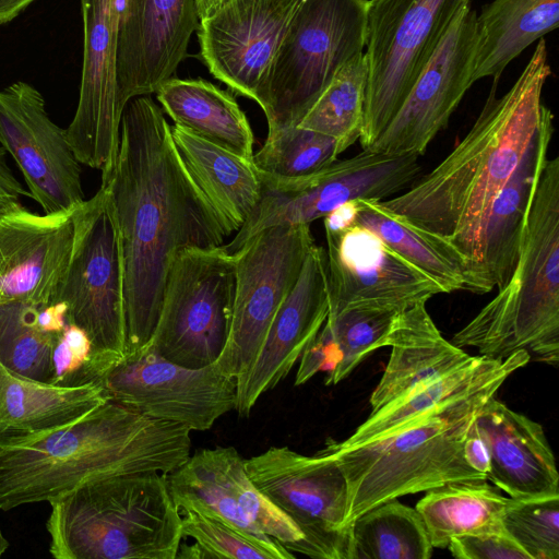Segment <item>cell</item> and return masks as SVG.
I'll return each instance as SVG.
<instances>
[{
	"instance_id": "10",
	"label": "cell",
	"mask_w": 559,
	"mask_h": 559,
	"mask_svg": "<svg viewBox=\"0 0 559 559\" xmlns=\"http://www.w3.org/2000/svg\"><path fill=\"white\" fill-rule=\"evenodd\" d=\"M235 286V259L224 245L181 250L168 271L158 318L145 345L183 367L214 364L229 335Z\"/></svg>"
},
{
	"instance_id": "32",
	"label": "cell",
	"mask_w": 559,
	"mask_h": 559,
	"mask_svg": "<svg viewBox=\"0 0 559 559\" xmlns=\"http://www.w3.org/2000/svg\"><path fill=\"white\" fill-rule=\"evenodd\" d=\"M166 477L180 512L191 510L212 516L270 548L289 552L262 532L239 506L225 475L222 447L195 452Z\"/></svg>"
},
{
	"instance_id": "25",
	"label": "cell",
	"mask_w": 559,
	"mask_h": 559,
	"mask_svg": "<svg viewBox=\"0 0 559 559\" xmlns=\"http://www.w3.org/2000/svg\"><path fill=\"white\" fill-rule=\"evenodd\" d=\"M97 382L59 385L16 374L0 362V449L45 439L106 403Z\"/></svg>"
},
{
	"instance_id": "2",
	"label": "cell",
	"mask_w": 559,
	"mask_h": 559,
	"mask_svg": "<svg viewBox=\"0 0 559 559\" xmlns=\"http://www.w3.org/2000/svg\"><path fill=\"white\" fill-rule=\"evenodd\" d=\"M551 70L539 39L524 70L501 97L492 91L463 140L405 192L380 201L390 212L442 239L466 263L478 294L481 239L491 203L530 145L546 110Z\"/></svg>"
},
{
	"instance_id": "12",
	"label": "cell",
	"mask_w": 559,
	"mask_h": 559,
	"mask_svg": "<svg viewBox=\"0 0 559 559\" xmlns=\"http://www.w3.org/2000/svg\"><path fill=\"white\" fill-rule=\"evenodd\" d=\"M314 245L309 224L278 225L258 233L233 253L231 322L227 343L215 361L225 374L236 379L250 368Z\"/></svg>"
},
{
	"instance_id": "30",
	"label": "cell",
	"mask_w": 559,
	"mask_h": 559,
	"mask_svg": "<svg viewBox=\"0 0 559 559\" xmlns=\"http://www.w3.org/2000/svg\"><path fill=\"white\" fill-rule=\"evenodd\" d=\"M559 0H492L476 15L473 82L492 78L532 43L558 27Z\"/></svg>"
},
{
	"instance_id": "49",
	"label": "cell",
	"mask_w": 559,
	"mask_h": 559,
	"mask_svg": "<svg viewBox=\"0 0 559 559\" xmlns=\"http://www.w3.org/2000/svg\"><path fill=\"white\" fill-rule=\"evenodd\" d=\"M226 0H198L199 17L204 19L216 9H218Z\"/></svg>"
},
{
	"instance_id": "11",
	"label": "cell",
	"mask_w": 559,
	"mask_h": 559,
	"mask_svg": "<svg viewBox=\"0 0 559 559\" xmlns=\"http://www.w3.org/2000/svg\"><path fill=\"white\" fill-rule=\"evenodd\" d=\"M418 156L386 155L372 150L335 160L300 179L285 180L258 170L261 197L241 228L224 247L234 253L258 233L278 225L309 224L353 200L382 201L414 182Z\"/></svg>"
},
{
	"instance_id": "21",
	"label": "cell",
	"mask_w": 559,
	"mask_h": 559,
	"mask_svg": "<svg viewBox=\"0 0 559 559\" xmlns=\"http://www.w3.org/2000/svg\"><path fill=\"white\" fill-rule=\"evenodd\" d=\"M73 239L72 213L39 215L23 206L0 214V305H53Z\"/></svg>"
},
{
	"instance_id": "4",
	"label": "cell",
	"mask_w": 559,
	"mask_h": 559,
	"mask_svg": "<svg viewBox=\"0 0 559 559\" xmlns=\"http://www.w3.org/2000/svg\"><path fill=\"white\" fill-rule=\"evenodd\" d=\"M460 347L503 360L559 361V157L547 159L530 205L514 269L498 294L453 337Z\"/></svg>"
},
{
	"instance_id": "1",
	"label": "cell",
	"mask_w": 559,
	"mask_h": 559,
	"mask_svg": "<svg viewBox=\"0 0 559 559\" xmlns=\"http://www.w3.org/2000/svg\"><path fill=\"white\" fill-rule=\"evenodd\" d=\"M102 183L120 238L129 353L154 331L175 257L186 248L223 246L231 234L183 166L171 126L150 95L127 104L117 158Z\"/></svg>"
},
{
	"instance_id": "18",
	"label": "cell",
	"mask_w": 559,
	"mask_h": 559,
	"mask_svg": "<svg viewBox=\"0 0 559 559\" xmlns=\"http://www.w3.org/2000/svg\"><path fill=\"white\" fill-rule=\"evenodd\" d=\"M476 15L471 4L461 10L400 109L368 150L419 157L447 127L474 84Z\"/></svg>"
},
{
	"instance_id": "6",
	"label": "cell",
	"mask_w": 559,
	"mask_h": 559,
	"mask_svg": "<svg viewBox=\"0 0 559 559\" xmlns=\"http://www.w3.org/2000/svg\"><path fill=\"white\" fill-rule=\"evenodd\" d=\"M501 384L442 404L393 433L350 448L330 444L348 488L346 524L370 508L452 481L486 479L463 457V442L486 402ZM487 480V479H486Z\"/></svg>"
},
{
	"instance_id": "48",
	"label": "cell",
	"mask_w": 559,
	"mask_h": 559,
	"mask_svg": "<svg viewBox=\"0 0 559 559\" xmlns=\"http://www.w3.org/2000/svg\"><path fill=\"white\" fill-rule=\"evenodd\" d=\"M35 0H0V24L16 17Z\"/></svg>"
},
{
	"instance_id": "5",
	"label": "cell",
	"mask_w": 559,
	"mask_h": 559,
	"mask_svg": "<svg viewBox=\"0 0 559 559\" xmlns=\"http://www.w3.org/2000/svg\"><path fill=\"white\" fill-rule=\"evenodd\" d=\"M49 504V552L57 559L177 558L182 522L166 474L95 479Z\"/></svg>"
},
{
	"instance_id": "41",
	"label": "cell",
	"mask_w": 559,
	"mask_h": 559,
	"mask_svg": "<svg viewBox=\"0 0 559 559\" xmlns=\"http://www.w3.org/2000/svg\"><path fill=\"white\" fill-rule=\"evenodd\" d=\"M183 537L194 540L199 558L294 559L292 552L280 551L245 535L212 516L186 510L180 512Z\"/></svg>"
},
{
	"instance_id": "29",
	"label": "cell",
	"mask_w": 559,
	"mask_h": 559,
	"mask_svg": "<svg viewBox=\"0 0 559 559\" xmlns=\"http://www.w3.org/2000/svg\"><path fill=\"white\" fill-rule=\"evenodd\" d=\"M160 108L194 135L253 160L254 136L235 97L203 79L170 78L155 92Z\"/></svg>"
},
{
	"instance_id": "45",
	"label": "cell",
	"mask_w": 559,
	"mask_h": 559,
	"mask_svg": "<svg viewBox=\"0 0 559 559\" xmlns=\"http://www.w3.org/2000/svg\"><path fill=\"white\" fill-rule=\"evenodd\" d=\"M5 153L0 145V214L23 207L21 198L29 197L8 166Z\"/></svg>"
},
{
	"instance_id": "27",
	"label": "cell",
	"mask_w": 559,
	"mask_h": 559,
	"mask_svg": "<svg viewBox=\"0 0 559 559\" xmlns=\"http://www.w3.org/2000/svg\"><path fill=\"white\" fill-rule=\"evenodd\" d=\"M528 361L530 355L525 350L516 352L503 360L476 356L468 365L424 382L370 413L347 439L330 441L328 444L344 449L386 437L442 404L492 384L502 385L511 373Z\"/></svg>"
},
{
	"instance_id": "22",
	"label": "cell",
	"mask_w": 559,
	"mask_h": 559,
	"mask_svg": "<svg viewBox=\"0 0 559 559\" xmlns=\"http://www.w3.org/2000/svg\"><path fill=\"white\" fill-rule=\"evenodd\" d=\"M329 316L325 250L314 245L276 312L250 368L236 378V411L248 416L261 395L290 372Z\"/></svg>"
},
{
	"instance_id": "40",
	"label": "cell",
	"mask_w": 559,
	"mask_h": 559,
	"mask_svg": "<svg viewBox=\"0 0 559 559\" xmlns=\"http://www.w3.org/2000/svg\"><path fill=\"white\" fill-rule=\"evenodd\" d=\"M225 475L243 512L289 552H297L304 535L297 525L281 511L249 478L245 459L233 447H222Z\"/></svg>"
},
{
	"instance_id": "9",
	"label": "cell",
	"mask_w": 559,
	"mask_h": 559,
	"mask_svg": "<svg viewBox=\"0 0 559 559\" xmlns=\"http://www.w3.org/2000/svg\"><path fill=\"white\" fill-rule=\"evenodd\" d=\"M367 0H304L274 60L263 112L269 130L297 126L349 60L364 53Z\"/></svg>"
},
{
	"instance_id": "50",
	"label": "cell",
	"mask_w": 559,
	"mask_h": 559,
	"mask_svg": "<svg viewBox=\"0 0 559 559\" xmlns=\"http://www.w3.org/2000/svg\"><path fill=\"white\" fill-rule=\"evenodd\" d=\"M9 546V540L4 537L0 528V557H2L3 554L8 550Z\"/></svg>"
},
{
	"instance_id": "33",
	"label": "cell",
	"mask_w": 559,
	"mask_h": 559,
	"mask_svg": "<svg viewBox=\"0 0 559 559\" xmlns=\"http://www.w3.org/2000/svg\"><path fill=\"white\" fill-rule=\"evenodd\" d=\"M356 224L377 235L392 251L449 294L471 292L466 263L442 239L386 210L380 201L357 200Z\"/></svg>"
},
{
	"instance_id": "28",
	"label": "cell",
	"mask_w": 559,
	"mask_h": 559,
	"mask_svg": "<svg viewBox=\"0 0 559 559\" xmlns=\"http://www.w3.org/2000/svg\"><path fill=\"white\" fill-rule=\"evenodd\" d=\"M171 136L195 185L228 231L237 233L261 197V180L253 160L202 140L177 124L171 126Z\"/></svg>"
},
{
	"instance_id": "47",
	"label": "cell",
	"mask_w": 559,
	"mask_h": 559,
	"mask_svg": "<svg viewBox=\"0 0 559 559\" xmlns=\"http://www.w3.org/2000/svg\"><path fill=\"white\" fill-rule=\"evenodd\" d=\"M357 200L344 203L323 217L324 231H338L356 225Z\"/></svg>"
},
{
	"instance_id": "3",
	"label": "cell",
	"mask_w": 559,
	"mask_h": 559,
	"mask_svg": "<svg viewBox=\"0 0 559 559\" xmlns=\"http://www.w3.org/2000/svg\"><path fill=\"white\" fill-rule=\"evenodd\" d=\"M191 430L108 400L26 447L0 449V510L50 502L104 477L168 474L190 456Z\"/></svg>"
},
{
	"instance_id": "39",
	"label": "cell",
	"mask_w": 559,
	"mask_h": 559,
	"mask_svg": "<svg viewBox=\"0 0 559 559\" xmlns=\"http://www.w3.org/2000/svg\"><path fill=\"white\" fill-rule=\"evenodd\" d=\"M502 524L531 559H559V496L508 498Z\"/></svg>"
},
{
	"instance_id": "43",
	"label": "cell",
	"mask_w": 559,
	"mask_h": 559,
	"mask_svg": "<svg viewBox=\"0 0 559 559\" xmlns=\"http://www.w3.org/2000/svg\"><path fill=\"white\" fill-rule=\"evenodd\" d=\"M447 548L459 559H531L508 533L456 536Z\"/></svg>"
},
{
	"instance_id": "44",
	"label": "cell",
	"mask_w": 559,
	"mask_h": 559,
	"mask_svg": "<svg viewBox=\"0 0 559 559\" xmlns=\"http://www.w3.org/2000/svg\"><path fill=\"white\" fill-rule=\"evenodd\" d=\"M296 372L295 385H301L320 371L330 373L340 361L338 347L325 324L304 349Z\"/></svg>"
},
{
	"instance_id": "14",
	"label": "cell",
	"mask_w": 559,
	"mask_h": 559,
	"mask_svg": "<svg viewBox=\"0 0 559 559\" xmlns=\"http://www.w3.org/2000/svg\"><path fill=\"white\" fill-rule=\"evenodd\" d=\"M109 399L145 416L204 431L236 408V379L216 364L188 368L147 345L126 353L97 380Z\"/></svg>"
},
{
	"instance_id": "8",
	"label": "cell",
	"mask_w": 559,
	"mask_h": 559,
	"mask_svg": "<svg viewBox=\"0 0 559 559\" xmlns=\"http://www.w3.org/2000/svg\"><path fill=\"white\" fill-rule=\"evenodd\" d=\"M472 0H367V86L359 143L368 148Z\"/></svg>"
},
{
	"instance_id": "20",
	"label": "cell",
	"mask_w": 559,
	"mask_h": 559,
	"mask_svg": "<svg viewBox=\"0 0 559 559\" xmlns=\"http://www.w3.org/2000/svg\"><path fill=\"white\" fill-rule=\"evenodd\" d=\"M199 22L198 0H120L117 74L124 107L174 76Z\"/></svg>"
},
{
	"instance_id": "19",
	"label": "cell",
	"mask_w": 559,
	"mask_h": 559,
	"mask_svg": "<svg viewBox=\"0 0 559 559\" xmlns=\"http://www.w3.org/2000/svg\"><path fill=\"white\" fill-rule=\"evenodd\" d=\"M329 316L353 307L403 311L443 294L426 274L358 224L325 231Z\"/></svg>"
},
{
	"instance_id": "23",
	"label": "cell",
	"mask_w": 559,
	"mask_h": 559,
	"mask_svg": "<svg viewBox=\"0 0 559 559\" xmlns=\"http://www.w3.org/2000/svg\"><path fill=\"white\" fill-rule=\"evenodd\" d=\"M490 456L487 480L510 498L559 496V474L543 427L491 396L475 418Z\"/></svg>"
},
{
	"instance_id": "42",
	"label": "cell",
	"mask_w": 559,
	"mask_h": 559,
	"mask_svg": "<svg viewBox=\"0 0 559 559\" xmlns=\"http://www.w3.org/2000/svg\"><path fill=\"white\" fill-rule=\"evenodd\" d=\"M92 344L79 326L66 323L53 353V384L75 385V381L90 361Z\"/></svg>"
},
{
	"instance_id": "35",
	"label": "cell",
	"mask_w": 559,
	"mask_h": 559,
	"mask_svg": "<svg viewBox=\"0 0 559 559\" xmlns=\"http://www.w3.org/2000/svg\"><path fill=\"white\" fill-rule=\"evenodd\" d=\"M367 74L364 53L349 60L297 126L334 138L343 153L359 140L361 133Z\"/></svg>"
},
{
	"instance_id": "13",
	"label": "cell",
	"mask_w": 559,
	"mask_h": 559,
	"mask_svg": "<svg viewBox=\"0 0 559 559\" xmlns=\"http://www.w3.org/2000/svg\"><path fill=\"white\" fill-rule=\"evenodd\" d=\"M246 472L300 530L297 554L316 559H348V488L336 461L305 455L288 447H271L245 460Z\"/></svg>"
},
{
	"instance_id": "46",
	"label": "cell",
	"mask_w": 559,
	"mask_h": 559,
	"mask_svg": "<svg viewBox=\"0 0 559 559\" xmlns=\"http://www.w3.org/2000/svg\"><path fill=\"white\" fill-rule=\"evenodd\" d=\"M463 457L472 469L487 479V474L490 468L489 450L475 425V420L469 427L463 442Z\"/></svg>"
},
{
	"instance_id": "24",
	"label": "cell",
	"mask_w": 559,
	"mask_h": 559,
	"mask_svg": "<svg viewBox=\"0 0 559 559\" xmlns=\"http://www.w3.org/2000/svg\"><path fill=\"white\" fill-rule=\"evenodd\" d=\"M554 133V115L547 107L522 159L493 199L481 239L478 294L502 287L516 263L530 205Z\"/></svg>"
},
{
	"instance_id": "34",
	"label": "cell",
	"mask_w": 559,
	"mask_h": 559,
	"mask_svg": "<svg viewBox=\"0 0 559 559\" xmlns=\"http://www.w3.org/2000/svg\"><path fill=\"white\" fill-rule=\"evenodd\" d=\"M432 548L417 510L397 498L368 509L350 523L348 559H429Z\"/></svg>"
},
{
	"instance_id": "15",
	"label": "cell",
	"mask_w": 559,
	"mask_h": 559,
	"mask_svg": "<svg viewBox=\"0 0 559 559\" xmlns=\"http://www.w3.org/2000/svg\"><path fill=\"white\" fill-rule=\"evenodd\" d=\"M304 0H226L198 26L200 57L231 91L266 105L272 67Z\"/></svg>"
},
{
	"instance_id": "26",
	"label": "cell",
	"mask_w": 559,
	"mask_h": 559,
	"mask_svg": "<svg viewBox=\"0 0 559 559\" xmlns=\"http://www.w3.org/2000/svg\"><path fill=\"white\" fill-rule=\"evenodd\" d=\"M388 346L391 347L389 361L369 400L371 413L413 388L451 373L476 358L442 336L426 302H417L397 314Z\"/></svg>"
},
{
	"instance_id": "17",
	"label": "cell",
	"mask_w": 559,
	"mask_h": 559,
	"mask_svg": "<svg viewBox=\"0 0 559 559\" xmlns=\"http://www.w3.org/2000/svg\"><path fill=\"white\" fill-rule=\"evenodd\" d=\"M83 63L79 102L67 136L80 164L111 171L119 148L124 106L118 88L120 0H80Z\"/></svg>"
},
{
	"instance_id": "37",
	"label": "cell",
	"mask_w": 559,
	"mask_h": 559,
	"mask_svg": "<svg viewBox=\"0 0 559 559\" xmlns=\"http://www.w3.org/2000/svg\"><path fill=\"white\" fill-rule=\"evenodd\" d=\"M340 154L334 138L290 126L267 131L263 145L253 154V164L272 177L295 180L325 169Z\"/></svg>"
},
{
	"instance_id": "7",
	"label": "cell",
	"mask_w": 559,
	"mask_h": 559,
	"mask_svg": "<svg viewBox=\"0 0 559 559\" xmlns=\"http://www.w3.org/2000/svg\"><path fill=\"white\" fill-rule=\"evenodd\" d=\"M74 239L55 302L66 323L82 329L92 344L90 361L75 385L98 378L126 353L123 262L112 201L106 185L72 212Z\"/></svg>"
},
{
	"instance_id": "36",
	"label": "cell",
	"mask_w": 559,
	"mask_h": 559,
	"mask_svg": "<svg viewBox=\"0 0 559 559\" xmlns=\"http://www.w3.org/2000/svg\"><path fill=\"white\" fill-rule=\"evenodd\" d=\"M39 310L22 302L0 305V362L16 374L52 383V353L62 332L45 330Z\"/></svg>"
},
{
	"instance_id": "38",
	"label": "cell",
	"mask_w": 559,
	"mask_h": 559,
	"mask_svg": "<svg viewBox=\"0 0 559 559\" xmlns=\"http://www.w3.org/2000/svg\"><path fill=\"white\" fill-rule=\"evenodd\" d=\"M401 311L377 307H353L328 317L330 330L340 353V361L328 373L325 384H337L372 352L388 346L389 334Z\"/></svg>"
},
{
	"instance_id": "16",
	"label": "cell",
	"mask_w": 559,
	"mask_h": 559,
	"mask_svg": "<svg viewBox=\"0 0 559 559\" xmlns=\"http://www.w3.org/2000/svg\"><path fill=\"white\" fill-rule=\"evenodd\" d=\"M0 145L46 214L72 213L85 201L67 131L49 118L43 95L26 82L0 90Z\"/></svg>"
},
{
	"instance_id": "31",
	"label": "cell",
	"mask_w": 559,
	"mask_h": 559,
	"mask_svg": "<svg viewBox=\"0 0 559 559\" xmlns=\"http://www.w3.org/2000/svg\"><path fill=\"white\" fill-rule=\"evenodd\" d=\"M507 500L486 479L460 480L427 490L415 509L432 547L445 548L452 537L507 533Z\"/></svg>"
}]
</instances>
